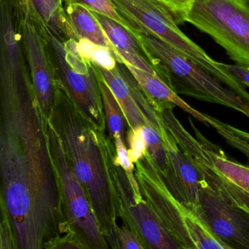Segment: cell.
Returning <instances> with one entry per match:
<instances>
[{
	"mask_svg": "<svg viewBox=\"0 0 249 249\" xmlns=\"http://www.w3.org/2000/svg\"><path fill=\"white\" fill-rule=\"evenodd\" d=\"M48 123L68 232L74 235L84 249H112L102 232L87 194L68 160L59 134L50 121Z\"/></svg>",
	"mask_w": 249,
	"mask_h": 249,
	"instance_id": "6",
	"label": "cell"
},
{
	"mask_svg": "<svg viewBox=\"0 0 249 249\" xmlns=\"http://www.w3.org/2000/svg\"><path fill=\"white\" fill-rule=\"evenodd\" d=\"M222 67L235 77L245 87H249V68L241 66L222 63Z\"/></svg>",
	"mask_w": 249,
	"mask_h": 249,
	"instance_id": "28",
	"label": "cell"
},
{
	"mask_svg": "<svg viewBox=\"0 0 249 249\" xmlns=\"http://www.w3.org/2000/svg\"><path fill=\"white\" fill-rule=\"evenodd\" d=\"M192 213L225 249H249V212L227 203L204 181Z\"/></svg>",
	"mask_w": 249,
	"mask_h": 249,
	"instance_id": "10",
	"label": "cell"
},
{
	"mask_svg": "<svg viewBox=\"0 0 249 249\" xmlns=\"http://www.w3.org/2000/svg\"><path fill=\"white\" fill-rule=\"evenodd\" d=\"M116 151L117 163L123 168L127 174L129 181L133 185L138 184L134 174V165L130 160L126 142L121 137L113 139Z\"/></svg>",
	"mask_w": 249,
	"mask_h": 249,
	"instance_id": "24",
	"label": "cell"
},
{
	"mask_svg": "<svg viewBox=\"0 0 249 249\" xmlns=\"http://www.w3.org/2000/svg\"><path fill=\"white\" fill-rule=\"evenodd\" d=\"M118 234L121 249H145L137 235L125 225L119 227Z\"/></svg>",
	"mask_w": 249,
	"mask_h": 249,
	"instance_id": "26",
	"label": "cell"
},
{
	"mask_svg": "<svg viewBox=\"0 0 249 249\" xmlns=\"http://www.w3.org/2000/svg\"><path fill=\"white\" fill-rule=\"evenodd\" d=\"M127 67L159 113L165 109H173L177 106L197 121L209 125L206 114L198 112L186 103L157 74H151L132 66L127 65Z\"/></svg>",
	"mask_w": 249,
	"mask_h": 249,
	"instance_id": "12",
	"label": "cell"
},
{
	"mask_svg": "<svg viewBox=\"0 0 249 249\" xmlns=\"http://www.w3.org/2000/svg\"><path fill=\"white\" fill-rule=\"evenodd\" d=\"M47 40L58 84L83 115L106 130L99 76L95 65L81 56L76 40L63 42L51 34L47 35Z\"/></svg>",
	"mask_w": 249,
	"mask_h": 249,
	"instance_id": "5",
	"label": "cell"
},
{
	"mask_svg": "<svg viewBox=\"0 0 249 249\" xmlns=\"http://www.w3.org/2000/svg\"><path fill=\"white\" fill-rule=\"evenodd\" d=\"M165 127L160 136L168 152L171 174L167 179H163L175 200L186 210L193 213L198 202L203 178L193 161Z\"/></svg>",
	"mask_w": 249,
	"mask_h": 249,
	"instance_id": "11",
	"label": "cell"
},
{
	"mask_svg": "<svg viewBox=\"0 0 249 249\" xmlns=\"http://www.w3.org/2000/svg\"><path fill=\"white\" fill-rule=\"evenodd\" d=\"M114 180L121 202L120 218L145 249H182L156 211L143 198L139 184H130L123 168L116 163Z\"/></svg>",
	"mask_w": 249,
	"mask_h": 249,
	"instance_id": "7",
	"label": "cell"
},
{
	"mask_svg": "<svg viewBox=\"0 0 249 249\" xmlns=\"http://www.w3.org/2000/svg\"><path fill=\"white\" fill-rule=\"evenodd\" d=\"M64 9L76 42L86 39L95 45L108 48L114 54L118 62L123 63L93 11L77 4L65 6Z\"/></svg>",
	"mask_w": 249,
	"mask_h": 249,
	"instance_id": "14",
	"label": "cell"
},
{
	"mask_svg": "<svg viewBox=\"0 0 249 249\" xmlns=\"http://www.w3.org/2000/svg\"><path fill=\"white\" fill-rule=\"evenodd\" d=\"M13 13L37 100L44 115L50 119L54 110L58 81L51 61L47 33L30 16Z\"/></svg>",
	"mask_w": 249,
	"mask_h": 249,
	"instance_id": "9",
	"label": "cell"
},
{
	"mask_svg": "<svg viewBox=\"0 0 249 249\" xmlns=\"http://www.w3.org/2000/svg\"><path fill=\"white\" fill-rule=\"evenodd\" d=\"M178 1H187V0H178Z\"/></svg>",
	"mask_w": 249,
	"mask_h": 249,
	"instance_id": "31",
	"label": "cell"
},
{
	"mask_svg": "<svg viewBox=\"0 0 249 249\" xmlns=\"http://www.w3.org/2000/svg\"><path fill=\"white\" fill-rule=\"evenodd\" d=\"M97 71V70H96ZM98 73V71H97ZM99 85L102 106L106 121L107 130L111 139L121 137L126 142V134L130 128L127 118L116 98L99 73Z\"/></svg>",
	"mask_w": 249,
	"mask_h": 249,
	"instance_id": "16",
	"label": "cell"
},
{
	"mask_svg": "<svg viewBox=\"0 0 249 249\" xmlns=\"http://www.w3.org/2000/svg\"><path fill=\"white\" fill-rule=\"evenodd\" d=\"M0 249H13L10 223L5 213L1 212L0 223Z\"/></svg>",
	"mask_w": 249,
	"mask_h": 249,
	"instance_id": "27",
	"label": "cell"
},
{
	"mask_svg": "<svg viewBox=\"0 0 249 249\" xmlns=\"http://www.w3.org/2000/svg\"><path fill=\"white\" fill-rule=\"evenodd\" d=\"M141 133L146 144V154L154 164L164 179L171 174V165L165 143L159 132L150 125L141 127Z\"/></svg>",
	"mask_w": 249,
	"mask_h": 249,
	"instance_id": "18",
	"label": "cell"
},
{
	"mask_svg": "<svg viewBox=\"0 0 249 249\" xmlns=\"http://www.w3.org/2000/svg\"><path fill=\"white\" fill-rule=\"evenodd\" d=\"M93 13L123 63L151 74H157L148 61L138 41L129 31L112 19L96 12Z\"/></svg>",
	"mask_w": 249,
	"mask_h": 249,
	"instance_id": "13",
	"label": "cell"
},
{
	"mask_svg": "<svg viewBox=\"0 0 249 249\" xmlns=\"http://www.w3.org/2000/svg\"><path fill=\"white\" fill-rule=\"evenodd\" d=\"M95 67L116 98L127 118L130 128L134 130L143 126L149 125L136 104L128 85L118 68V64L112 70H105L95 65Z\"/></svg>",
	"mask_w": 249,
	"mask_h": 249,
	"instance_id": "15",
	"label": "cell"
},
{
	"mask_svg": "<svg viewBox=\"0 0 249 249\" xmlns=\"http://www.w3.org/2000/svg\"><path fill=\"white\" fill-rule=\"evenodd\" d=\"M137 40L157 75L178 95L216 104L249 118V104L194 61L161 39L140 35Z\"/></svg>",
	"mask_w": 249,
	"mask_h": 249,
	"instance_id": "2",
	"label": "cell"
},
{
	"mask_svg": "<svg viewBox=\"0 0 249 249\" xmlns=\"http://www.w3.org/2000/svg\"><path fill=\"white\" fill-rule=\"evenodd\" d=\"M161 115L167 128L172 133L179 147L193 161L207 185L227 203L249 212V193L223 175L213 165L205 147L203 135L193 121L190 119L194 135L180 123L172 109H165Z\"/></svg>",
	"mask_w": 249,
	"mask_h": 249,
	"instance_id": "8",
	"label": "cell"
},
{
	"mask_svg": "<svg viewBox=\"0 0 249 249\" xmlns=\"http://www.w3.org/2000/svg\"><path fill=\"white\" fill-rule=\"evenodd\" d=\"M176 18L207 34L237 65L249 68V0L182 1Z\"/></svg>",
	"mask_w": 249,
	"mask_h": 249,
	"instance_id": "3",
	"label": "cell"
},
{
	"mask_svg": "<svg viewBox=\"0 0 249 249\" xmlns=\"http://www.w3.org/2000/svg\"><path fill=\"white\" fill-rule=\"evenodd\" d=\"M182 208L186 225L199 249H225L192 213Z\"/></svg>",
	"mask_w": 249,
	"mask_h": 249,
	"instance_id": "21",
	"label": "cell"
},
{
	"mask_svg": "<svg viewBox=\"0 0 249 249\" xmlns=\"http://www.w3.org/2000/svg\"><path fill=\"white\" fill-rule=\"evenodd\" d=\"M206 117L208 118L209 125H211L213 128L216 129L217 133L226 141L228 144L242 152L249 159V143L248 142L238 137L230 130H228L224 125L223 122L222 121L209 115H206Z\"/></svg>",
	"mask_w": 249,
	"mask_h": 249,
	"instance_id": "22",
	"label": "cell"
},
{
	"mask_svg": "<svg viewBox=\"0 0 249 249\" xmlns=\"http://www.w3.org/2000/svg\"><path fill=\"white\" fill-rule=\"evenodd\" d=\"M203 140L213 165L223 175L249 193V167L228 159L220 146L211 143L204 136Z\"/></svg>",
	"mask_w": 249,
	"mask_h": 249,
	"instance_id": "17",
	"label": "cell"
},
{
	"mask_svg": "<svg viewBox=\"0 0 249 249\" xmlns=\"http://www.w3.org/2000/svg\"><path fill=\"white\" fill-rule=\"evenodd\" d=\"M182 249H199L198 247H197V245L194 246V247H191V248H188V249H184L181 248Z\"/></svg>",
	"mask_w": 249,
	"mask_h": 249,
	"instance_id": "30",
	"label": "cell"
},
{
	"mask_svg": "<svg viewBox=\"0 0 249 249\" xmlns=\"http://www.w3.org/2000/svg\"><path fill=\"white\" fill-rule=\"evenodd\" d=\"M77 49L81 56L96 67L112 70L117 66L116 58L108 48L99 46L86 39L77 42Z\"/></svg>",
	"mask_w": 249,
	"mask_h": 249,
	"instance_id": "19",
	"label": "cell"
},
{
	"mask_svg": "<svg viewBox=\"0 0 249 249\" xmlns=\"http://www.w3.org/2000/svg\"><path fill=\"white\" fill-rule=\"evenodd\" d=\"M117 13L138 35H149L166 42L208 72L217 62L178 27V0H111Z\"/></svg>",
	"mask_w": 249,
	"mask_h": 249,
	"instance_id": "4",
	"label": "cell"
},
{
	"mask_svg": "<svg viewBox=\"0 0 249 249\" xmlns=\"http://www.w3.org/2000/svg\"><path fill=\"white\" fill-rule=\"evenodd\" d=\"M75 4L84 6L92 11L96 12L112 19L125 28L135 38L139 35L137 32L117 13L111 0H63L64 7Z\"/></svg>",
	"mask_w": 249,
	"mask_h": 249,
	"instance_id": "20",
	"label": "cell"
},
{
	"mask_svg": "<svg viewBox=\"0 0 249 249\" xmlns=\"http://www.w3.org/2000/svg\"><path fill=\"white\" fill-rule=\"evenodd\" d=\"M224 125L228 129V130H230L231 132L234 133V134L238 136V137L241 138V139H244L246 142H248L249 143V132L245 131V130H241V129L237 128V127H234V126L230 125V124H225L223 123Z\"/></svg>",
	"mask_w": 249,
	"mask_h": 249,
	"instance_id": "29",
	"label": "cell"
},
{
	"mask_svg": "<svg viewBox=\"0 0 249 249\" xmlns=\"http://www.w3.org/2000/svg\"><path fill=\"white\" fill-rule=\"evenodd\" d=\"M58 132L68 160L83 186L112 249H121L117 221L121 202L114 180L115 144L106 130L89 121L58 83L49 119Z\"/></svg>",
	"mask_w": 249,
	"mask_h": 249,
	"instance_id": "1",
	"label": "cell"
},
{
	"mask_svg": "<svg viewBox=\"0 0 249 249\" xmlns=\"http://www.w3.org/2000/svg\"><path fill=\"white\" fill-rule=\"evenodd\" d=\"M126 145L130 160L134 165L146 154V144L141 133V127L134 130L128 129L126 136Z\"/></svg>",
	"mask_w": 249,
	"mask_h": 249,
	"instance_id": "23",
	"label": "cell"
},
{
	"mask_svg": "<svg viewBox=\"0 0 249 249\" xmlns=\"http://www.w3.org/2000/svg\"><path fill=\"white\" fill-rule=\"evenodd\" d=\"M44 249H84L70 232L52 238L45 244Z\"/></svg>",
	"mask_w": 249,
	"mask_h": 249,
	"instance_id": "25",
	"label": "cell"
}]
</instances>
